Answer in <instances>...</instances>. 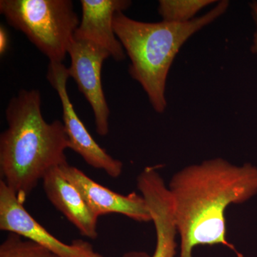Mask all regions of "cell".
Segmentation results:
<instances>
[{
  "mask_svg": "<svg viewBox=\"0 0 257 257\" xmlns=\"http://www.w3.org/2000/svg\"><path fill=\"white\" fill-rule=\"evenodd\" d=\"M250 12L251 18L254 23L255 30L253 32L252 43L251 45V51L253 54L257 55V2L253 1L249 3Z\"/></svg>",
  "mask_w": 257,
  "mask_h": 257,
  "instance_id": "cell-14",
  "label": "cell"
},
{
  "mask_svg": "<svg viewBox=\"0 0 257 257\" xmlns=\"http://www.w3.org/2000/svg\"><path fill=\"white\" fill-rule=\"evenodd\" d=\"M229 2L221 0L206 14L187 23H144L122 12L113 18V28L131 63L128 74L142 86L157 113L167 106L166 85L174 60L182 46L203 28L214 23L229 9Z\"/></svg>",
  "mask_w": 257,
  "mask_h": 257,
  "instance_id": "cell-3",
  "label": "cell"
},
{
  "mask_svg": "<svg viewBox=\"0 0 257 257\" xmlns=\"http://www.w3.org/2000/svg\"><path fill=\"white\" fill-rule=\"evenodd\" d=\"M0 229L32 240L62 257H104L88 241L77 239L65 243L50 234L3 180L0 181Z\"/></svg>",
  "mask_w": 257,
  "mask_h": 257,
  "instance_id": "cell-7",
  "label": "cell"
},
{
  "mask_svg": "<svg viewBox=\"0 0 257 257\" xmlns=\"http://www.w3.org/2000/svg\"><path fill=\"white\" fill-rule=\"evenodd\" d=\"M8 32L4 27H0V54L4 55L9 46V38Z\"/></svg>",
  "mask_w": 257,
  "mask_h": 257,
  "instance_id": "cell-15",
  "label": "cell"
},
{
  "mask_svg": "<svg viewBox=\"0 0 257 257\" xmlns=\"http://www.w3.org/2000/svg\"><path fill=\"white\" fill-rule=\"evenodd\" d=\"M0 257H62L32 240L10 232L0 245Z\"/></svg>",
  "mask_w": 257,
  "mask_h": 257,
  "instance_id": "cell-13",
  "label": "cell"
},
{
  "mask_svg": "<svg viewBox=\"0 0 257 257\" xmlns=\"http://www.w3.org/2000/svg\"><path fill=\"white\" fill-rule=\"evenodd\" d=\"M42 181L44 191L51 204L79 230L82 236L96 239L98 236V217L88 207L79 191L64 178L60 168L49 171Z\"/></svg>",
  "mask_w": 257,
  "mask_h": 257,
  "instance_id": "cell-11",
  "label": "cell"
},
{
  "mask_svg": "<svg viewBox=\"0 0 257 257\" xmlns=\"http://www.w3.org/2000/svg\"><path fill=\"white\" fill-rule=\"evenodd\" d=\"M177 234L179 257H193L198 246L222 245L243 257L226 237L225 212L257 194V167L235 165L216 157L178 171L168 185Z\"/></svg>",
  "mask_w": 257,
  "mask_h": 257,
  "instance_id": "cell-1",
  "label": "cell"
},
{
  "mask_svg": "<svg viewBox=\"0 0 257 257\" xmlns=\"http://www.w3.org/2000/svg\"><path fill=\"white\" fill-rule=\"evenodd\" d=\"M215 3L214 0H160L157 11L162 21L187 23L197 18L201 10Z\"/></svg>",
  "mask_w": 257,
  "mask_h": 257,
  "instance_id": "cell-12",
  "label": "cell"
},
{
  "mask_svg": "<svg viewBox=\"0 0 257 257\" xmlns=\"http://www.w3.org/2000/svg\"><path fill=\"white\" fill-rule=\"evenodd\" d=\"M67 54L71 60L70 66L67 67L69 77L75 81L92 107L96 133L106 136L110 110L103 91L101 74L103 63L111 57L110 54L92 42L74 37L69 44Z\"/></svg>",
  "mask_w": 257,
  "mask_h": 257,
  "instance_id": "cell-6",
  "label": "cell"
},
{
  "mask_svg": "<svg viewBox=\"0 0 257 257\" xmlns=\"http://www.w3.org/2000/svg\"><path fill=\"white\" fill-rule=\"evenodd\" d=\"M47 80L57 91L62 103V119L69 143V149L78 154L87 165L103 170L112 178H117L123 170V163L101 148L88 131L74 110L67 92L68 69L62 62L49 63Z\"/></svg>",
  "mask_w": 257,
  "mask_h": 257,
  "instance_id": "cell-5",
  "label": "cell"
},
{
  "mask_svg": "<svg viewBox=\"0 0 257 257\" xmlns=\"http://www.w3.org/2000/svg\"><path fill=\"white\" fill-rule=\"evenodd\" d=\"M5 114L8 128L0 135L1 180L25 203L49 171L68 163L69 140L63 122L44 119L37 89H21L10 99Z\"/></svg>",
  "mask_w": 257,
  "mask_h": 257,
  "instance_id": "cell-2",
  "label": "cell"
},
{
  "mask_svg": "<svg viewBox=\"0 0 257 257\" xmlns=\"http://www.w3.org/2000/svg\"><path fill=\"white\" fill-rule=\"evenodd\" d=\"M59 168L64 178L79 191L96 217L116 213L139 222L152 221L150 209L143 196L135 192L122 195L111 191L68 163Z\"/></svg>",
  "mask_w": 257,
  "mask_h": 257,
  "instance_id": "cell-9",
  "label": "cell"
},
{
  "mask_svg": "<svg viewBox=\"0 0 257 257\" xmlns=\"http://www.w3.org/2000/svg\"><path fill=\"white\" fill-rule=\"evenodd\" d=\"M138 188L147 203L156 233V246L152 256L132 251L122 257H175L177 228L168 186L156 167H147L138 177Z\"/></svg>",
  "mask_w": 257,
  "mask_h": 257,
  "instance_id": "cell-8",
  "label": "cell"
},
{
  "mask_svg": "<svg viewBox=\"0 0 257 257\" xmlns=\"http://www.w3.org/2000/svg\"><path fill=\"white\" fill-rule=\"evenodd\" d=\"M0 13L51 62H62L78 28L71 0H1Z\"/></svg>",
  "mask_w": 257,
  "mask_h": 257,
  "instance_id": "cell-4",
  "label": "cell"
},
{
  "mask_svg": "<svg viewBox=\"0 0 257 257\" xmlns=\"http://www.w3.org/2000/svg\"><path fill=\"white\" fill-rule=\"evenodd\" d=\"M82 20L74 33L79 40L92 42L110 54L116 62L126 59V52L113 28L116 13L128 9L130 0H81Z\"/></svg>",
  "mask_w": 257,
  "mask_h": 257,
  "instance_id": "cell-10",
  "label": "cell"
}]
</instances>
